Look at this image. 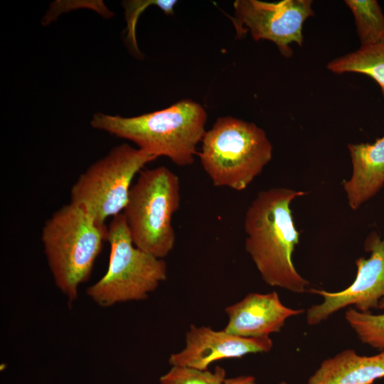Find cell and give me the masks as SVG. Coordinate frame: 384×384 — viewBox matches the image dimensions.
I'll return each instance as SVG.
<instances>
[{"label": "cell", "mask_w": 384, "mask_h": 384, "mask_svg": "<svg viewBox=\"0 0 384 384\" xmlns=\"http://www.w3.org/2000/svg\"><path fill=\"white\" fill-rule=\"evenodd\" d=\"M306 194L282 187L260 191L247 208L244 221L245 250L263 281L271 287L299 294L307 291L309 282L292 262L300 233L290 205L294 199Z\"/></svg>", "instance_id": "1"}, {"label": "cell", "mask_w": 384, "mask_h": 384, "mask_svg": "<svg viewBox=\"0 0 384 384\" xmlns=\"http://www.w3.org/2000/svg\"><path fill=\"white\" fill-rule=\"evenodd\" d=\"M207 114L199 103L183 99L169 107L135 117L95 113L91 126L127 139L156 157L166 156L174 164H192L197 146L206 132Z\"/></svg>", "instance_id": "2"}, {"label": "cell", "mask_w": 384, "mask_h": 384, "mask_svg": "<svg viewBox=\"0 0 384 384\" xmlns=\"http://www.w3.org/2000/svg\"><path fill=\"white\" fill-rule=\"evenodd\" d=\"M107 237L105 224L70 202L45 221L41 240L48 265L70 305L77 299L80 284L89 279Z\"/></svg>", "instance_id": "3"}, {"label": "cell", "mask_w": 384, "mask_h": 384, "mask_svg": "<svg viewBox=\"0 0 384 384\" xmlns=\"http://www.w3.org/2000/svg\"><path fill=\"white\" fill-rule=\"evenodd\" d=\"M198 152L213 186L245 190L272 157V145L255 123L231 116L216 119Z\"/></svg>", "instance_id": "4"}, {"label": "cell", "mask_w": 384, "mask_h": 384, "mask_svg": "<svg viewBox=\"0 0 384 384\" xmlns=\"http://www.w3.org/2000/svg\"><path fill=\"white\" fill-rule=\"evenodd\" d=\"M139 174L122 214L134 245L162 259L175 245L171 220L180 206L179 178L164 166L143 169Z\"/></svg>", "instance_id": "5"}, {"label": "cell", "mask_w": 384, "mask_h": 384, "mask_svg": "<svg viewBox=\"0 0 384 384\" xmlns=\"http://www.w3.org/2000/svg\"><path fill=\"white\" fill-rule=\"evenodd\" d=\"M107 242L110 245L107 270L86 292L98 306L109 307L146 299L166 280V262L134 245L122 213L112 218Z\"/></svg>", "instance_id": "6"}, {"label": "cell", "mask_w": 384, "mask_h": 384, "mask_svg": "<svg viewBox=\"0 0 384 384\" xmlns=\"http://www.w3.org/2000/svg\"><path fill=\"white\" fill-rule=\"evenodd\" d=\"M157 157L127 143L112 148L80 175L70 189V203L97 222L122 213L134 176Z\"/></svg>", "instance_id": "7"}, {"label": "cell", "mask_w": 384, "mask_h": 384, "mask_svg": "<svg viewBox=\"0 0 384 384\" xmlns=\"http://www.w3.org/2000/svg\"><path fill=\"white\" fill-rule=\"evenodd\" d=\"M312 4L311 0H236L231 19L238 37L248 31L255 41L274 43L283 56L289 58L292 43L302 46L303 24L314 14Z\"/></svg>", "instance_id": "8"}, {"label": "cell", "mask_w": 384, "mask_h": 384, "mask_svg": "<svg viewBox=\"0 0 384 384\" xmlns=\"http://www.w3.org/2000/svg\"><path fill=\"white\" fill-rule=\"evenodd\" d=\"M364 247L366 251L370 252V257L356 260V275L350 286L336 292L309 290L320 295L323 302L306 310L309 325L319 324L338 310L351 305L362 312L379 308V302L384 298V235L380 238L376 232L371 233Z\"/></svg>", "instance_id": "9"}, {"label": "cell", "mask_w": 384, "mask_h": 384, "mask_svg": "<svg viewBox=\"0 0 384 384\" xmlns=\"http://www.w3.org/2000/svg\"><path fill=\"white\" fill-rule=\"evenodd\" d=\"M273 346L269 336L245 338L215 331L209 326L191 324L186 334L184 348L172 353L169 364L207 370L213 362L241 358L247 354L270 351Z\"/></svg>", "instance_id": "10"}, {"label": "cell", "mask_w": 384, "mask_h": 384, "mask_svg": "<svg viewBox=\"0 0 384 384\" xmlns=\"http://www.w3.org/2000/svg\"><path fill=\"white\" fill-rule=\"evenodd\" d=\"M228 317L223 329L227 333L245 337L269 336L280 331L286 321L304 312L284 305L278 294L250 293L239 302L227 306Z\"/></svg>", "instance_id": "11"}, {"label": "cell", "mask_w": 384, "mask_h": 384, "mask_svg": "<svg viewBox=\"0 0 384 384\" xmlns=\"http://www.w3.org/2000/svg\"><path fill=\"white\" fill-rule=\"evenodd\" d=\"M352 175L343 188L352 210L373 197L384 185V135L373 144L348 145Z\"/></svg>", "instance_id": "12"}, {"label": "cell", "mask_w": 384, "mask_h": 384, "mask_svg": "<svg viewBox=\"0 0 384 384\" xmlns=\"http://www.w3.org/2000/svg\"><path fill=\"white\" fill-rule=\"evenodd\" d=\"M384 377V350L370 356L344 350L325 359L307 384H372Z\"/></svg>", "instance_id": "13"}, {"label": "cell", "mask_w": 384, "mask_h": 384, "mask_svg": "<svg viewBox=\"0 0 384 384\" xmlns=\"http://www.w3.org/2000/svg\"><path fill=\"white\" fill-rule=\"evenodd\" d=\"M327 68L334 73H357L369 76L379 85L384 97V44L361 46L331 60Z\"/></svg>", "instance_id": "14"}, {"label": "cell", "mask_w": 384, "mask_h": 384, "mask_svg": "<svg viewBox=\"0 0 384 384\" xmlns=\"http://www.w3.org/2000/svg\"><path fill=\"white\" fill-rule=\"evenodd\" d=\"M361 46L384 44V14L376 0H346Z\"/></svg>", "instance_id": "15"}, {"label": "cell", "mask_w": 384, "mask_h": 384, "mask_svg": "<svg viewBox=\"0 0 384 384\" xmlns=\"http://www.w3.org/2000/svg\"><path fill=\"white\" fill-rule=\"evenodd\" d=\"M379 308L384 309V298L380 301ZM345 319L362 343L384 350V313L373 314L349 308Z\"/></svg>", "instance_id": "16"}, {"label": "cell", "mask_w": 384, "mask_h": 384, "mask_svg": "<svg viewBox=\"0 0 384 384\" xmlns=\"http://www.w3.org/2000/svg\"><path fill=\"white\" fill-rule=\"evenodd\" d=\"M225 370L216 366L214 370H200L182 366H173L159 378L160 384H222Z\"/></svg>", "instance_id": "17"}, {"label": "cell", "mask_w": 384, "mask_h": 384, "mask_svg": "<svg viewBox=\"0 0 384 384\" xmlns=\"http://www.w3.org/2000/svg\"><path fill=\"white\" fill-rule=\"evenodd\" d=\"M177 4L176 0H145V1H127L124 3L125 16L127 22L128 35L132 46L139 53L135 38V26L140 14L147 7L156 6L160 8L166 15H173L174 7Z\"/></svg>", "instance_id": "18"}, {"label": "cell", "mask_w": 384, "mask_h": 384, "mask_svg": "<svg viewBox=\"0 0 384 384\" xmlns=\"http://www.w3.org/2000/svg\"><path fill=\"white\" fill-rule=\"evenodd\" d=\"M222 384H257L255 378L251 375H240L235 378H225Z\"/></svg>", "instance_id": "19"}, {"label": "cell", "mask_w": 384, "mask_h": 384, "mask_svg": "<svg viewBox=\"0 0 384 384\" xmlns=\"http://www.w3.org/2000/svg\"><path fill=\"white\" fill-rule=\"evenodd\" d=\"M280 384H287V383L286 382H284V381H282V382L280 383Z\"/></svg>", "instance_id": "20"}]
</instances>
